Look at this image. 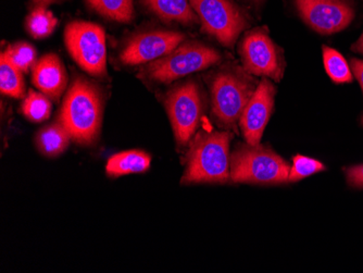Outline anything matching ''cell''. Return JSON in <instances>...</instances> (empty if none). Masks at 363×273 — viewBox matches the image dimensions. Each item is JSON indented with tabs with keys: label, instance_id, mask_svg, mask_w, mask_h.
Returning <instances> with one entry per match:
<instances>
[{
	"label": "cell",
	"instance_id": "1",
	"mask_svg": "<svg viewBox=\"0 0 363 273\" xmlns=\"http://www.w3.org/2000/svg\"><path fill=\"white\" fill-rule=\"evenodd\" d=\"M101 91L83 77H75L63 99L60 122L73 140L89 145L95 142L103 121Z\"/></svg>",
	"mask_w": 363,
	"mask_h": 273
},
{
	"label": "cell",
	"instance_id": "2",
	"mask_svg": "<svg viewBox=\"0 0 363 273\" xmlns=\"http://www.w3.org/2000/svg\"><path fill=\"white\" fill-rule=\"evenodd\" d=\"M228 132H203L191 144L183 184L226 183L230 179V142Z\"/></svg>",
	"mask_w": 363,
	"mask_h": 273
},
{
	"label": "cell",
	"instance_id": "3",
	"mask_svg": "<svg viewBox=\"0 0 363 273\" xmlns=\"http://www.w3.org/2000/svg\"><path fill=\"white\" fill-rule=\"evenodd\" d=\"M291 167L268 147L247 145L230 157V178L234 183L283 184L289 182Z\"/></svg>",
	"mask_w": 363,
	"mask_h": 273
},
{
	"label": "cell",
	"instance_id": "4",
	"mask_svg": "<svg viewBox=\"0 0 363 273\" xmlns=\"http://www.w3.org/2000/svg\"><path fill=\"white\" fill-rule=\"evenodd\" d=\"M217 50L201 43L189 42L179 45L173 52L157 59L147 67V74L156 82L170 83L179 77L205 70L219 62Z\"/></svg>",
	"mask_w": 363,
	"mask_h": 273
},
{
	"label": "cell",
	"instance_id": "5",
	"mask_svg": "<svg viewBox=\"0 0 363 273\" xmlns=\"http://www.w3.org/2000/svg\"><path fill=\"white\" fill-rule=\"evenodd\" d=\"M65 43L71 57L83 70L94 77L107 71L106 35L98 24L73 21L65 30Z\"/></svg>",
	"mask_w": 363,
	"mask_h": 273
},
{
	"label": "cell",
	"instance_id": "6",
	"mask_svg": "<svg viewBox=\"0 0 363 273\" xmlns=\"http://www.w3.org/2000/svg\"><path fill=\"white\" fill-rule=\"evenodd\" d=\"M255 89L246 79L233 72L216 75L211 85L212 112L226 128L240 121Z\"/></svg>",
	"mask_w": 363,
	"mask_h": 273
},
{
	"label": "cell",
	"instance_id": "7",
	"mask_svg": "<svg viewBox=\"0 0 363 273\" xmlns=\"http://www.w3.org/2000/svg\"><path fill=\"white\" fill-rule=\"evenodd\" d=\"M194 11L201 19L203 28L225 47L235 45L246 28L247 21L230 0H189Z\"/></svg>",
	"mask_w": 363,
	"mask_h": 273
},
{
	"label": "cell",
	"instance_id": "8",
	"mask_svg": "<svg viewBox=\"0 0 363 273\" xmlns=\"http://www.w3.org/2000/svg\"><path fill=\"white\" fill-rule=\"evenodd\" d=\"M166 108L177 143L186 145L195 134L203 113L199 87L196 83L187 82L173 89L167 96Z\"/></svg>",
	"mask_w": 363,
	"mask_h": 273
},
{
	"label": "cell",
	"instance_id": "9",
	"mask_svg": "<svg viewBox=\"0 0 363 273\" xmlns=\"http://www.w3.org/2000/svg\"><path fill=\"white\" fill-rule=\"evenodd\" d=\"M301 19L318 33L331 35L348 28L354 11L346 0H295Z\"/></svg>",
	"mask_w": 363,
	"mask_h": 273
},
{
	"label": "cell",
	"instance_id": "10",
	"mask_svg": "<svg viewBox=\"0 0 363 273\" xmlns=\"http://www.w3.org/2000/svg\"><path fill=\"white\" fill-rule=\"evenodd\" d=\"M240 57L245 68L252 74L275 81L282 79V63L277 47L262 30H252L245 36L240 45Z\"/></svg>",
	"mask_w": 363,
	"mask_h": 273
},
{
	"label": "cell",
	"instance_id": "11",
	"mask_svg": "<svg viewBox=\"0 0 363 273\" xmlns=\"http://www.w3.org/2000/svg\"><path fill=\"white\" fill-rule=\"evenodd\" d=\"M184 34L171 30H154L132 38L124 47L120 60L126 66H138L170 54L184 40Z\"/></svg>",
	"mask_w": 363,
	"mask_h": 273
},
{
	"label": "cell",
	"instance_id": "12",
	"mask_svg": "<svg viewBox=\"0 0 363 273\" xmlns=\"http://www.w3.org/2000/svg\"><path fill=\"white\" fill-rule=\"evenodd\" d=\"M275 89L268 79L261 81L255 89L240 119L242 135L248 145H259L263 132L272 115Z\"/></svg>",
	"mask_w": 363,
	"mask_h": 273
},
{
	"label": "cell",
	"instance_id": "13",
	"mask_svg": "<svg viewBox=\"0 0 363 273\" xmlns=\"http://www.w3.org/2000/svg\"><path fill=\"white\" fill-rule=\"evenodd\" d=\"M32 83L50 99L61 97L68 77L60 58L55 54L43 56L33 67Z\"/></svg>",
	"mask_w": 363,
	"mask_h": 273
},
{
	"label": "cell",
	"instance_id": "14",
	"mask_svg": "<svg viewBox=\"0 0 363 273\" xmlns=\"http://www.w3.org/2000/svg\"><path fill=\"white\" fill-rule=\"evenodd\" d=\"M152 158L142 150H128L110 157L106 166L109 177L135 174L146 172L150 168Z\"/></svg>",
	"mask_w": 363,
	"mask_h": 273
},
{
	"label": "cell",
	"instance_id": "15",
	"mask_svg": "<svg viewBox=\"0 0 363 273\" xmlns=\"http://www.w3.org/2000/svg\"><path fill=\"white\" fill-rule=\"evenodd\" d=\"M144 3L163 21L191 24L197 19L189 0H144Z\"/></svg>",
	"mask_w": 363,
	"mask_h": 273
},
{
	"label": "cell",
	"instance_id": "16",
	"mask_svg": "<svg viewBox=\"0 0 363 273\" xmlns=\"http://www.w3.org/2000/svg\"><path fill=\"white\" fill-rule=\"evenodd\" d=\"M72 140L60 121L40 130L36 138L38 150L47 157H56L68 148Z\"/></svg>",
	"mask_w": 363,
	"mask_h": 273
},
{
	"label": "cell",
	"instance_id": "17",
	"mask_svg": "<svg viewBox=\"0 0 363 273\" xmlns=\"http://www.w3.org/2000/svg\"><path fill=\"white\" fill-rule=\"evenodd\" d=\"M87 4L103 17L128 23L134 17L133 0H86Z\"/></svg>",
	"mask_w": 363,
	"mask_h": 273
},
{
	"label": "cell",
	"instance_id": "18",
	"mask_svg": "<svg viewBox=\"0 0 363 273\" xmlns=\"http://www.w3.org/2000/svg\"><path fill=\"white\" fill-rule=\"evenodd\" d=\"M0 89L13 99H21L26 91L22 71L14 67L4 54L0 58Z\"/></svg>",
	"mask_w": 363,
	"mask_h": 273
},
{
	"label": "cell",
	"instance_id": "19",
	"mask_svg": "<svg viewBox=\"0 0 363 273\" xmlns=\"http://www.w3.org/2000/svg\"><path fill=\"white\" fill-rule=\"evenodd\" d=\"M57 26H58V19L44 6H40L33 10L28 14L26 21V30L30 36L36 40H42L52 35Z\"/></svg>",
	"mask_w": 363,
	"mask_h": 273
},
{
	"label": "cell",
	"instance_id": "20",
	"mask_svg": "<svg viewBox=\"0 0 363 273\" xmlns=\"http://www.w3.org/2000/svg\"><path fill=\"white\" fill-rule=\"evenodd\" d=\"M323 62L326 73L338 84L352 82V68L337 50L323 46Z\"/></svg>",
	"mask_w": 363,
	"mask_h": 273
},
{
	"label": "cell",
	"instance_id": "21",
	"mask_svg": "<svg viewBox=\"0 0 363 273\" xmlns=\"http://www.w3.org/2000/svg\"><path fill=\"white\" fill-rule=\"evenodd\" d=\"M52 101L45 94L38 93L35 91H28L23 103H22V112L24 117L30 121L40 123L48 119L52 113Z\"/></svg>",
	"mask_w": 363,
	"mask_h": 273
},
{
	"label": "cell",
	"instance_id": "22",
	"mask_svg": "<svg viewBox=\"0 0 363 273\" xmlns=\"http://www.w3.org/2000/svg\"><path fill=\"white\" fill-rule=\"evenodd\" d=\"M3 54L22 72H28L36 63V50L28 43L10 45Z\"/></svg>",
	"mask_w": 363,
	"mask_h": 273
},
{
	"label": "cell",
	"instance_id": "23",
	"mask_svg": "<svg viewBox=\"0 0 363 273\" xmlns=\"http://www.w3.org/2000/svg\"><path fill=\"white\" fill-rule=\"evenodd\" d=\"M325 170V166L315 159L306 156H296L289 171V182H297L310 175Z\"/></svg>",
	"mask_w": 363,
	"mask_h": 273
},
{
	"label": "cell",
	"instance_id": "24",
	"mask_svg": "<svg viewBox=\"0 0 363 273\" xmlns=\"http://www.w3.org/2000/svg\"><path fill=\"white\" fill-rule=\"evenodd\" d=\"M348 183L352 186L363 189V165L350 167L345 170Z\"/></svg>",
	"mask_w": 363,
	"mask_h": 273
},
{
	"label": "cell",
	"instance_id": "25",
	"mask_svg": "<svg viewBox=\"0 0 363 273\" xmlns=\"http://www.w3.org/2000/svg\"><path fill=\"white\" fill-rule=\"evenodd\" d=\"M350 68H352L357 81L360 84L363 93V61L359 60V59H352V61H350Z\"/></svg>",
	"mask_w": 363,
	"mask_h": 273
},
{
	"label": "cell",
	"instance_id": "26",
	"mask_svg": "<svg viewBox=\"0 0 363 273\" xmlns=\"http://www.w3.org/2000/svg\"><path fill=\"white\" fill-rule=\"evenodd\" d=\"M352 50H354V52H360V54L363 55V33L362 35H361V38H359L358 42L352 46Z\"/></svg>",
	"mask_w": 363,
	"mask_h": 273
},
{
	"label": "cell",
	"instance_id": "27",
	"mask_svg": "<svg viewBox=\"0 0 363 273\" xmlns=\"http://www.w3.org/2000/svg\"><path fill=\"white\" fill-rule=\"evenodd\" d=\"M33 1H34V3H35L36 5L44 6V7H46V6L55 3V1H57V0H33Z\"/></svg>",
	"mask_w": 363,
	"mask_h": 273
},
{
	"label": "cell",
	"instance_id": "28",
	"mask_svg": "<svg viewBox=\"0 0 363 273\" xmlns=\"http://www.w3.org/2000/svg\"><path fill=\"white\" fill-rule=\"evenodd\" d=\"M255 1H259V0H255Z\"/></svg>",
	"mask_w": 363,
	"mask_h": 273
}]
</instances>
